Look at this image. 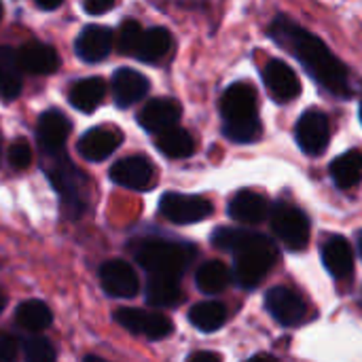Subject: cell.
Returning a JSON list of instances; mask_svg holds the SVG:
<instances>
[{"label":"cell","mask_w":362,"mask_h":362,"mask_svg":"<svg viewBox=\"0 0 362 362\" xmlns=\"http://www.w3.org/2000/svg\"><path fill=\"white\" fill-rule=\"evenodd\" d=\"M269 36L286 49L293 57L299 59V64L308 70L312 78L318 81L322 89H327L333 95L350 98V72L341 59H337L331 49L312 32L297 25L284 15H278L274 23L269 25Z\"/></svg>","instance_id":"6da1fadb"},{"label":"cell","mask_w":362,"mask_h":362,"mask_svg":"<svg viewBox=\"0 0 362 362\" xmlns=\"http://www.w3.org/2000/svg\"><path fill=\"white\" fill-rule=\"evenodd\" d=\"M223 134L231 142H255L261 136V121L257 108V91L248 83L231 85L221 98Z\"/></svg>","instance_id":"7a4b0ae2"},{"label":"cell","mask_w":362,"mask_h":362,"mask_svg":"<svg viewBox=\"0 0 362 362\" xmlns=\"http://www.w3.org/2000/svg\"><path fill=\"white\" fill-rule=\"evenodd\" d=\"M197 255V248L185 242L165 240H142L134 257L146 269L148 278H170L180 280Z\"/></svg>","instance_id":"3957f363"},{"label":"cell","mask_w":362,"mask_h":362,"mask_svg":"<svg viewBox=\"0 0 362 362\" xmlns=\"http://www.w3.org/2000/svg\"><path fill=\"white\" fill-rule=\"evenodd\" d=\"M51 163H45V174L49 182L53 185L55 193L62 199V210L68 221H78L83 212L87 210V191L85 182L87 178L78 172V168L62 153L47 155Z\"/></svg>","instance_id":"277c9868"},{"label":"cell","mask_w":362,"mask_h":362,"mask_svg":"<svg viewBox=\"0 0 362 362\" xmlns=\"http://www.w3.org/2000/svg\"><path fill=\"white\" fill-rule=\"evenodd\" d=\"M276 263V248L274 244L259 233H252L250 240L235 250L233 259V274L242 288H255L263 282L269 269Z\"/></svg>","instance_id":"5b68a950"},{"label":"cell","mask_w":362,"mask_h":362,"mask_svg":"<svg viewBox=\"0 0 362 362\" xmlns=\"http://www.w3.org/2000/svg\"><path fill=\"white\" fill-rule=\"evenodd\" d=\"M272 229L280 242L291 250H303L310 242V221L305 212L295 206L280 204L272 212Z\"/></svg>","instance_id":"8992f818"},{"label":"cell","mask_w":362,"mask_h":362,"mask_svg":"<svg viewBox=\"0 0 362 362\" xmlns=\"http://www.w3.org/2000/svg\"><path fill=\"white\" fill-rule=\"evenodd\" d=\"M212 204L199 195H185V193H165L159 202V212L170 223L176 225H193L212 214Z\"/></svg>","instance_id":"52a82bcc"},{"label":"cell","mask_w":362,"mask_h":362,"mask_svg":"<svg viewBox=\"0 0 362 362\" xmlns=\"http://www.w3.org/2000/svg\"><path fill=\"white\" fill-rule=\"evenodd\" d=\"M115 322L127 329L134 335H144L148 339H163L174 331V325L168 316L159 312H146L136 308H121L112 314Z\"/></svg>","instance_id":"ba28073f"},{"label":"cell","mask_w":362,"mask_h":362,"mask_svg":"<svg viewBox=\"0 0 362 362\" xmlns=\"http://www.w3.org/2000/svg\"><path fill=\"white\" fill-rule=\"evenodd\" d=\"M100 284L108 297L117 299H132L140 293V280L136 269L121 259L106 261L100 267Z\"/></svg>","instance_id":"9c48e42d"},{"label":"cell","mask_w":362,"mask_h":362,"mask_svg":"<svg viewBox=\"0 0 362 362\" xmlns=\"http://www.w3.org/2000/svg\"><path fill=\"white\" fill-rule=\"evenodd\" d=\"M295 136L305 155H322L331 138L329 117L316 108L303 112L295 127Z\"/></svg>","instance_id":"30bf717a"},{"label":"cell","mask_w":362,"mask_h":362,"mask_svg":"<svg viewBox=\"0 0 362 362\" xmlns=\"http://www.w3.org/2000/svg\"><path fill=\"white\" fill-rule=\"evenodd\" d=\"M265 308L267 312L274 316V320H278L284 327H295L299 325L305 314H308V305L305 301L291 288L286 286H276L265 295Z\"/></svg>","instance_id":"8fae6325"},{"label":"cell","mask_w":362,"mask_h":362,"mask_svg":"<svg viewBox=\"0 0 362 362\" xmlns=\"http://www.w3.org/2000/svg\"><path fill=\"white\" fill-rule=\"evenodd\" d=\"M70 134V121L57 108L45 110L36 125V140L45 155H57L64 151V144Z\"/></svg>","instance_id":"7c38bea8"},{"label":"cell","mask_w":362,"mask_h":362,"mask_svg":"<svg viewBox=\"0 0 362 362\" xmlns=\"http://www.w3.org/2000/svg\"><path fill=\"white\" fill-rule=\"evenodd\" d=\"M153 176H155L153 163L140 155L119 159L110 168V180L115 185L132 189V191H146L153 182Z\"/></svg>","instance_id":"4fadbf2b"},{"label":"cell","mask_w":362,"mask_h":362,"mask_svg":"<svg viewBox=\"0 0 362 362\" xmlns=\"http://www.w3.org/2000/svg\"><path fill=\"white\" fill-rule=\"evenodd\" d=\"M182 115V108L172 98H155L144 104V108L138 115V123L151 132V134H163L178 125V119Z\"/></svg>","instance_id":"5bb4252c"},{"label":"cell","mask_w":362,"mask_h":362,"mask_svg":"<svg viewBox=\"0 0 362 362\" xmlns=\"http://www.w3.org/2000/svg\"><path fill=\"white\" fill-rule=\"evenodd\" d=\"M263 81L267 85V91L278 102L295 100L301 93V83L295 74V70L282 62V59H269L263 68Z\"/></svg>","instance_id":"9a60e30c"},{"label":"cell","mask_w":362,"mask_h":362,"mask_svg":"<svg viewBox=\"0 0 362 362\" xmlns=\"http://www.w3.org/2000/svg\"><path fill=\"white\" fill-rule=\"evenodd\" d=\"M110 49H112V32L106 25H98V23L83 28L74 42L76 55L89 64L106 59Z\"/></svg>","instance_id":"2e32d148"},{"label":"cell","mask_w":362,"mask_h":362,"mask_svg":"<svg viewBox=\"0 0 362 362\" xmlns=\"http://www.w3.org/2000/svg\"><path fill=\"white\" fill-rule=\"evenodd\" d=\"M148 78L134 68H119L112 74V93L119 108H129L148 93Z\"/></svg>","instance_id":"e0dca14e"},{"label":"cell","mask_w":362,"mask_h":362,"mask_svg":"<svg viewBox=\"0 0 362 362\" xmlns=\"http://www.w3.org/2000/svg\"><path fill=\"white\" fill-rule=\"evenodd\" d=\"M121 140H123V136L117 134V132H112V129L93 127V129L85 132V134L78 138L76 151L81 153L83 159L98 163V161L108 159V157L117 151V146L121 144Z\"/></svg>","instance_id":"ac0fdd59"},{"label":"cell","mask_w":362,"mask_h":362,"mask_svg":"<svg viewBox=\"0 0 362 362\" xmlns=\"http://www.w3.org/2000/svg\"><path fill=\"white\" fill-rule=\"evenodd\" d=\"M17 57L21 70L30 74H53L59 68V55L47 42L30 40L17 51Z\"/></svg>","instance_id":"d6986e66"},{"label":"cell","mask_w":362,"mask_h":362,"mask_svg":"<svg viewBox=\"0 0 362 362\" xmlns=\"http://www.w3.org/2000/svg\"><path fill=\"white\" fill-rule=\"evenodd\" d=\"M269 214V202L255 191H240L229 204V216L244 225L263 223Z\"/></svg>","instance_id":"ffe728a7"},{"label":"cell","mask_w":362,"mask_h":362,"mask_svg":"<svg viewBox=\"0 0 362 362\" xmlns=\"http://www.w3.org/2000/svg\"><path fill=\"white\" fill-rule=\"evenodd\" d=\"M322 263L333 278L337 280L348 278L354 267V255L348 240H344L341 235L329 238L322 246Z\"/></svg>","instance_id":"44dd1931"},{"label":"cell","mask_w":362,"mask_h":362,"mask_svg":"<svg viewBox=\"0 0 362 362\" xmlns=\"http://www.w3.org/2000/svg\"><path fill=\"white\" fill-rule=\"evenodd\" d=\"M23 70L19 66L17 51L11 47H0V98L13 102L21 93Z\"/></svg>","instance_id":"7402d4cb"},{"label":"cell","mask_w":362,"mask_h":362,"mask_svg":"<svg viewBox=\"0 0 362 362\" xmlns=\"http://www.w3.org/2000/svg\"><path fill=\"white\" fill-rule=\"evenodd\" d=\"M106 95V83L100 76H89L83 81H76L70 89V104L81 112H91L100 106V102Z\"/></svg>","instance_id":"603a6c76"},{"label":"cell","mask_w":362,"mask_h":362,"mask_svg":"<svg viewBox=\"0 0 362 362\" xmlns=\"http://www.w3.org/2000/svg\"><path fill=\"white\" fill-rule=\"evenodd\" d=\"M172 42L174 40H172L170 30L159 28V25L157 28H148V30H144L134 57H138L140 62H146V64L159 62V59H163L170 53Z\"/></svg>","instance_id":"cb8c5ba5"},{"label":"cell","mask_w":362,"mask_h":362,"mask_svg":"<svg viewBox=\"0 0 362 362\" xmlns=\"http://www.w3.org/2000/svg\"><path fill=\"white\" fill-rule=\"evenodd\" d=\"M51 322H53V314H51L49 305L38 299L23 301L15 312V325L28 333H40V331L49 329Z\"/></svg>","instance_id":"d4e9b609"},{"label":"cell","mask_w":362,"mask_h":362,"mask_svg":"<svg viewBox=\"0 0 362 362\" xmlns=\"http://www.w3.org/2000/svg\"><path fill=\"white\" fill-rule=\"evenodd\" d=\"M331 176L339 189H352L362 180V153L348 151L331 163Z\"/></svg>","instance_id":"484cf974"},{"label":"cell","mask_w":362,"mask_h":362,"mask_svg":"<svg viewBox=\"0 0 362 362\" xmlns=\"http://www.w3.org/2000/svg\"><path fill=\"white\" fill-rule=\"evenodd\" d=\"M155 142H157V148L170 159H185V157H191L193 151H195L193 136L187 129L178 127V125L163 132V134H159Z\"/></svg>","instance_id":"4316f807"},{"label":"cell","mask_w":362,"mask_h":362,"mask_svg":"<svg viewBox=\"0 0 362 362\" xmlns=\"http://www.w3.org/2000/svg\"><path fill=\"white\" fill-rule=\"evenodd\" d=\"M146 303L155 308H172L182 299L180 291V280H170V278H148L146 280Z\"/></svg>","instance_id":"83f0119b"},{"label":"cell","mask_w":362,"mask_h":362,"mask_svg":"<svg viewBox=\"0 0 362 362\" xmlns=\"http://www.w3.org/2000/svg\"><path fill=\"white\" fill-rule=\"evenodd\" d=\"M189 320L195 329H199L204 333H212L225 325L227 310L218 301H204V303H197L189 310Z\"/></svg>","instance_id":"f1b7e54d"},{"label":"cell","mask_w":362,"mask_h":362,"mask_svg":"<svg viewBox=\"0 0 362 362\" xmlns=\"http://www.w3.org/2000/svg\"><path fill=\"white\" fill-rule=\"evenodd\" d=\"M229 280H231V274H229L227 265L221 263V261H208L195 274V284L206 295L223 293L227 288Z\"/></svg>","instance_id":"f546056e"},{"label":"cell","mask_w":362,"mask_h":362,"mask_svg":"<svg viewBox=\"0 0 362 362\" xmlns=\"http://www.w3.org/2000/svg\"><path fill=\"white\" fill-rule=\"evenodd\" d=\"M252 231L246 229H235V227H218L212 233V244L221 250H231L235 252L240 246H244L250 240Z\"/></svg>","instance_id":"4dcf8cb0"},{"label":"cell","mask_w":362,"mask_h":362,"mask_svg":"<svg viewBox=\"0 0 362 362\" xmlns=\"http://www.w3.org/2000/svg\"><path fill=\"white\" fill-rule=\"evenodd\" d=\"M142 34H144V28L136 19H125L119 28V38H117L119 51L123 55H136Z\"/></svg>","instance_id":"1f68e13d"},{"label":"cell","mask_w":362,"mask_h":362,"mask_svg":"<svg viewBox=\"0 0 362 362\" xmlns=\"http://www.w3.org/2000/svg\"><path fill=\"white\" fill-rule=\"evenodd\" d=\"M57 354L49 339L30 337L23 341V362H55Z\"/></svg>","instance_id":"d6a6232c"},{"label":"cell","mask_w":362,"mask_h":362,"mask_svg":"<svg viewBox=\"0 0 362 362\" xmlns=\"http://www.w3.org/2000/svg\"><path fill=\"white\" fill-rule=\"evenodd\" d=\"M6 159H8V163H11V168L13 170H23V168H28L30 163H32V148H30V144L25 142V140H15L11 146H8V151H6Z\"/></svg>","instance_id":"836d02e7"},{"label":"cell","mask_w":362,"mask_h":362,"mask_svg":"<svg viewBox=\"0 0 362 362\" xmlns=\"http://www.w3.org/2000/svg\"><path fill=\"white\" fill-rule=\"evenodd\" d=\"M0 362H17V341L0 331Z\"/></svg>","instance_id":"e575fe53"},{"label":"cell","mask_w":362,"mask_h":362,"mask_svg":"<svg viewBox=\"0 0 362 362\" xmlns=\"http://www.w3.org/2000/svg\"><path fill=\"white\" fill-rule=\"evenodd\" d=\"M83 8H85V13H89V15H102V13L112 11V8H115V2H112V0H87V2L83 4Z\"/></svg>","instance_id":"d590c367"},{"label":"cell","mask_w":362,"mask_h":362,"mask_svg":"<svg viewBox=\"0 0 362 362\" xmlns=\"http://www.w3.org/2000/svg\"><path fill=\"white\" fill-rule=\"evenodd\" d=\"M187 362H223V361H221V356H218L216 352H195V354H191V356H189V361Z\"/></svg>","instance_id":"8d00e7d4"},{"label":"cell","mask_w":362,"mask_h":362,"mask_svg":"<svg viewBox=\"0 0 362 362\" xmlns=\"http://www.w3.org/2000/svg\"><path fill=\"white\" fill-rule=\"evenodd\" d=\"M34 4L40 11H55V8H59L64 4V0H36Z\"/></svg>","instance_id":"74e56055"},{"label":"cell","mask_w":362,"mask_h":362,"mask_svg":"<svg viewBox=\"0 0 362 362\" xmlns=\"http://www.w3.org/2000/svg\"><path fill=\"white\" fill-rule=\"evenodd\" d=\"M246 362H278L274 356H269V354H257V356H252L250 361Z\"/></svg>","instance_id":"f35d334b"},{"label":"cell","mask_w":362,"mask_h":362,"mask_svg":"<svg viewBox=\"0 0 362 362\" xmlns=\"http://www.w3.org/2000/svg\"><path fill=\"white\" fill-rule=\"evenodd\" d=\"M83 362H108V361H104V358H98V356H87V358H85Z\"/></svg>","instance_id":"ab89813d"},{"label":"cell","mask_w":362,"mask_h":362,"mask_svg":"<svg viewBox=\"0 0 362 362\" xmlns=\"http://www.w3.org/2000/svg\"><path fill=\"white\" fill-rule=\"evenodd\" d=\"M4 305H6V297H4V293L0 291V312L4 310Z\"/></svg>","instance_id":"60d3db41"},{"label":"cell","mask_w":362,"mask_h":362,"mask_svg":"<svg viewBox=\"0 0 362 362\" xmlns=\"http://www.w3.org/2000/svg\"><path fill=\"white\" fill-rule=\"evenodd\" d=\"M361 255H362V233H361Z\"/></svg>","instance_id":"b9f144b4"},{"label":"cell","mask_w":362,"mask_h":362,"mask_svg":"<svg viewBox=\"0 0 362 362\" xmlns=\"http://www.w3.org/2000/svg\"><path fill=\"white\" fill-rule=\"evenodd\" d=\"M361 121H362V104H361Z\"/></svg>","instance_id":"7bdbcfd3"},{"label":"cell","mask_w":362,"mask_h":362,"mask_svg":"<svg viewBox=\"0 0 362 362\" xmlns=\"http://www.w3.org/2000/svg\"><path fill=\"white\" fill-rule=\"evenodd\" d=\"M0 17H2V6H0Z\"/></svg>","instance_id":"ee69618b"},{"label":"cell","mask_w":362,"mask_h":362,"mask_svg":"<svg viewBox=\"0 0 362 362\" xmlns=\"http://www.w3.org/2000/svg\"><path fill=\"white\" fill-rule=\"evenodd\" d=\"M0 144H2V136H0Z\"/></svg>","instance_id":"f6af8a7d"}]
</instances>
